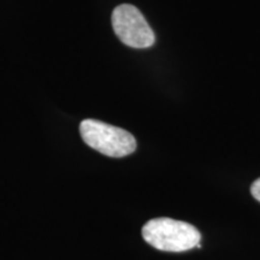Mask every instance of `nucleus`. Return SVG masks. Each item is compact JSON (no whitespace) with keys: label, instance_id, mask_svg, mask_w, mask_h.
I'll return each mask as SVG.
<instances>
[{"label":"nucleus","instance_id":"f03ea898","mask_svg":"<svg viewBox=\"0 0 260 260\" xmlns=\"http://www.w3.org/2000/svg\"><path fill=\"white\" fill-rule=\"evenodd\" d=\"M80 133L84 144L107 157L122 158L136 149V140L129 132L98 119L81 122Z\"/></svg>","mask_w":260,"mask_h":260},{"label":"nucleus","instance_id":"20e7f679","mask_svg":"<svg viewBox=\"0 0 260 260\" xmlns=\"http://www.w3.org/2000/svg\"><path fill=\"white\" fill-rule=\"evenodd\" d=\"M251 193H252L253 197H254L255 199L260 203V178H258V180L254 181V183L252 184Z\"/></svg>","mask_w":260,"mask_h":260},{"label":"nucleus","instance_id":"f257e3e1","mask_svg":"<svg viewBox=\"0 0 260 260\" xmlns=\"http://www.w3.org/2000/svg\"><path fill=\"white\" fill-rule=\"evenodd\" d=\"M142 237L148 245L164 252H184L200 248L201 234L189 223L172 218H154L142 228Z\"/></svg>","mask_w":260,"mask_h":260},{"label":"nucleus","instance_id":"7ed1b4c3","mask_svg":"<svg viewBox=\"0 0 260 260\" xmlns=\"http://www.w3.org/2000/svg\"><path fill=\"white\" fill-rule=\"evenodd\" d=\"M111 19L113 31L126 46L147 48L154 44L153 30L141 11L134 5H118L113 10Z\"/></svg>","mask_w":260,"mask_h":260}]
</instances>
